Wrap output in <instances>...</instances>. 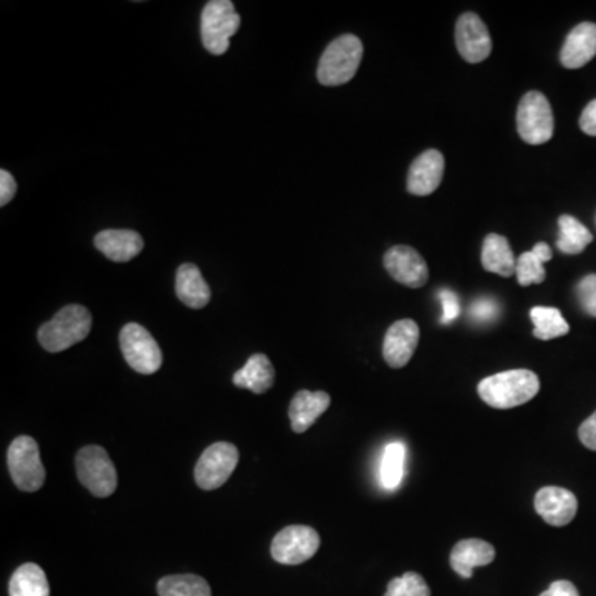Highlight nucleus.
Masks as SVG:
<instances>
[{"label":"nucleus","instance_id":"4468645a","mask_svg":"<svg viewBox=\"0 0 596 596\" xmlns=\"http://www.w3.org/2000/svg\"><path fill=\"white\" fill-rule=\"evenodd\" d=\"M419 327L414 320H399L393 323L385 335L383 356L391 368H403L413 358L418 348Z\"/></svg>","mask_w":596,"mask_h":596},{"label":"nucleus","instance_id":"473e14b6","mask_svg":"<svg viewBox=\"0 0 596 596\" xmlns=\"http://www.w3.org/2000/svg\"><path fill=\"white\" fill-rule=\"evenodd\" d=\"M17 193V184L7 169L0 171V206H7Z\"/></svg>","mask_w":596,"mask_h":596},{"label":"nucleus","instance_id":"f03ea898","mask_svg":"<svg viewBox=\"0 0 596 596\" xmlns=\"http://www.w3.org/2000/svg\"><path fill=\"white\" fill-rule=\"evenodd\" d=\"M92 330V313L82 305L63 307L39 330V342L50 353H60L83 342Z\"/></svg>","mask_w":596,"mask_h":596},{"label":"nucleus","instance_id":"aec40b11","mask_svg":"<svg viewBox=\"0 0 596 596\" xmlns=\"http://www.w3.org/2000/svg\"><path fill=\"white\" fill-rule=\"evenodd\" d=\"M234 385L249 390L254 395H264L274 386L275 370L264 353H255L247 360L241 370L232 376Z\"/></svg>","mask_w":596,"mask_h":596},{"label":"nucleus","instance_id":"ddd939ff","mask_svg":"<svg viewBox=\"0 0 596 596\" xmlns=\"http://www.w3.org/2000/svg\"><path fill=\"white\" fill-rule=\"evenodd\" d=\"M535 510L548 525L563 527L575 519L578 500L573 492L563 487H542L535 496Z\"/></svg>","mask_w":596,"mask_h":596},{"label":"nucleus","instance_id":"c756f323","mask_svg":"<svg viewBox=\"0 0 596 596\" xmlns=\"http://www.w3.org/2000/svg\"><path fill=\"white\" fill-rule=\"evenodd\" d=\"M578 300L583 310L596 318V274L587 275L577 287Z\"/></svg>","mask_w":596,"mask_h":596},{"label":"nucleus","instance_id":"f3484780","mask_svg":"<svg viewBox=\"0 0 596 596\" xmlns=\"http://www.w3.org/2000/svg\"><path fill=\"white\" fill-rule=\"evenodd\" d=\"M95 247L113 262H130L145 247L143 237L130 229H106L95 237Z\"/></svg>","mask_w":596,"mask_h":596},{"label":"nucleus","instance_id":"9b49d317","mask_svg":"<svg viewBox=\"0 0 596 596\" xmlns=\"http://www.w3.org/2000/svg\"><path fill=\"white\" fill-rule=\"evenodd\" d=\"M457 52L467 63H481L492 52V39L484 20L472 12L462 14L456 24Z\"/></svg>","mask_w":596,"mask_h":596},{"label":"nucleus","instance_id":"39448f33","mask_svg":"<svg viewBox=\"0 0 596 596\" xmlns=\"http://www.w3.org/2000/svg\"><path fill=\"white\" fill-rule=\"evenodd\" d=\"M78 481L87 487L93 496L106 499L113 496L118 486L115 464L108 452L101 446H85L75 457Z\"/></svg>","mask_w":596,"mask_h":596},{"label":"nucleus","instance_id":"c85d7f7f","mask_svg":"<svg viewBox=\"0 0 596 596\" xmlns=\"http://www.w3.org/2000/svg\"><path fill=\"white\" fill-rule=\"evenodd\" d=\"M385 596H431V590L419 573L406 572L388 583Z\"/></svg>","mask_w":596,"mask_h":596},{"label":"nucleus","instance_id":"7ed1b4c3","mask_svg":"<svg viewBox=\"0 0 596 596\" xmlns=\"http://www.w3.org/2000/svg\"><path fill=\"white\" fill-rule=\"evenodd\" d=\"M363 44L356 35H342L323 52L317 68L318 82L325 87H338L350 82L360 68Z\"/></svg>","mask_w":596,"mask_h":596},{"label":"nucleus","instance_id":"bb28decb","mask_svg":"<svg viewBox=\"0 0 596 596\" xmlns=\"http://www.w3.org/2000/svg\"><path fill=\"white\" fill-rule=\"evenodd\" d=\"M530 318L534 322V337L544 342L570 332V325L558 308L534 307L530 310Z\"/></svg>","mask_w":596,"mask_h":596},{"label":"nucleus","instance_id":"423d86ee","mask_svg":"<svg viewBox=\"0 0 596 596\" xmlns=\"http://www.w3.org/2000/svg\"><path fill=\"white\" fill-rule=\"evenodd\" d=\"M10 477L20 491L37 492L44 486V464L40 459L39 444L30 436H19L7 451Z\"/></svg>","mask_w":596,"mask_h":596},{"label":"nucleus","instance_id":"c9c22d12","mask_svg":"<svg viewBox=\"0 0 596 596\" xmlns=\"http://www.w3.org/2000/svg\"><path fill=\"white\" fill-rule=\"evenodd\" d=\"M540 596H580L578 595V590L572 582H567V580H558V582H553L550 587L545 590L544 593Z\"/></svg>","mask_w":596,"mask_h":596},{"label":"nucleus","instance_id":"2f4dec72","mask_svg":"<svg viewBox=\"0 0 596 596\" xmlns=\"http://www.w3.org/2000/svg\"><path fill=\"white\" fill-rule=\"evenodd\" d=\"M439 300L443 303L444 315L441 318L443 323H451L459 317L461 313V305H459V298L451 290H441L439 292Z\"/></svg>","mask_w":596,"mask_h":596},{"label":"nucleus","instance_id":"4be33fe9","mask_svg":"<svg viewBox=\"0 0 596 596\" xmlns=\"http://www.w3.org/2000/svg\"><path fill=\"white\" fill-rule=\"evenodd\" d=\"M482 267L487 272L500 275V277H512L517 267L514 250L510 247L507 237L499 234H489L484 239L482 246Z\"/></svg>","mask_w":596,"mask_h":596},{"label":"nucleus","instance_id":"f8f14e48","mask_svg":"<svg viewBox=\"0 0 596 596\" xmlns=\"http://www.w3.org/2000/svg\"><path fill=\"white\" fill-rule=\"evenodd\" d=\"M388 274L399 284L421 289L429 279V269L423 255L409 246L391 247L383 259Z\"/></svg>","mask_w":596,"mask_h":596},{"label":"nucleus","instance_id":"6e6552de","mask_svg":"<svg viewBox=\"0 0 596 596\" xmlns=\"http://www.w3.org/2000/svg\"><path fill=\"white\" fill-rule=\"evenodd\" d=\"M126 363L141 375H153L163 365V353L153 335L140 323H128L120 333Z\"/></svg>","mask_w":596,"mask_h":596},{"label":"nucleus","instance_id":"a211bd4d","mask_svg":"<svg viewBox=\"0 0 596 596\" xmlns=\"http://www.w3.org/2000/svg\"><path fill=\"white\" fill-rule=\"evenodd\" d=\"M330 396L325 391H298L289 408L290 424L294 433L303 434L317 423V419L330 406Z\"/></svg>","mask_w":596,"mask_h":596},{"label":"nucleus","instance_id":"9d476101","mask_svg":"<svg viewBox=\"0 0 596 596\" xmlns=\"http://www.w3.org/2000/svg\"><path fill=\"white\" fill-rule=\"evenodd\" d=\"M320 548V535L307 525H290L280 530L272 540L270 553L282 565H300L307 562Z\"/></svg>","mask_w":596,"mask_h":596},{"label":"nucleus","instance_id":"0eeeda50","mask_svg":"<svg viewBox=\"0 0 596 596\" xmlns=\"http://www.w3.org/2000/svg\"><path fill=\"white\" fill-rule=\"evenodd\" d=\"M517 131L527 145H544L555 131L552 106L544 93H525L517 108Z\"/></svg>","mask_w":596,"mask_h":596},{"label":"nucleus","instance_id":"2eb2a0df","mask_svg":"<svg viewBox=\"0 0 596 596\" xmlns=\"http://www.w3.org/2000/svg\"><path fill=\"white\" fill-rule=\"evenodd\" d=\"M443 154L438 149H428L414 159L408 173V191L414 196H429L441 186L443 181Z\"/></svg>","mask_w":596,"mask_h":596},{"label":"nucleus","instance_id":"f704fd0d","mask_svg":"<svg viewBox=\"0 0 596 596\" xmlns=\"http://www.w3.org/2000/svg\"><path fill=\"white\" fill-rule=\"evenodd\" d=\"M580 128L583 133L596 136V100L590 101L580 116Z\"/></svg>","mask_w":596,"mask_h":596},{"label":"nucleus","instance_id":"72a5a7b5","mask_svg":"<svg viewBox=\"0 0 596 596\" xmlns=\"http://www.w3.org/2000/svg\"><path fill=\"white\" fill-rule=\"evenodd\" d=\"M578 436L582 441L583 446L596 451V413H593L590 418L578 429Z\"/></svg>","mask_w":596,"mask_h":596},{"label":"nucleus","instance_id":"5701e85b","mask_svg":"<svg viewBox=\"0 0 596 596\" xmlns=\"http://www.w3.org/2000/svg\"><path fill=\"white\" fill-rule=\"evenodd\" d=\"M552 255V249L545 242L535 244L534 249L520 255L517 259V267H515V275H517L519 284L522 287L542 284L547 277L544 264L552 260Z\"/></svg>","mask_w":596,"mask_h":596},{"label":"nucleus","instance_id":"cd10ccee","mask_svg":"<svg viewBox=\"0 0 596 596\" xmlns=\"http://www.w3.org/2000/svg\"><path fill=\"white\" fill-rule=\"evenodd\" d=\"M159 596H212L211 587L198 575H171L158 582Z\"/></svg>","mask_w":596,"mask_h":596},{"label":"nucleus","instance_id":"f257e3e1","mask_svg":"<svg viewBox=\"0 0 596 596\" xmlns=\"http://www.w3.org/2000/svg\"><path fill=\"white\" fill-rule=\"evenodd\" d=\"M540 380L534 371L509 370L487 376L477 386L482 401L496 409H512L539 395Z\"/></svg>","mask_w":596,"mask_h":596},{"label":"nucleus","instance_id":"1a4fd4ad","mask_svg":"<svg viewBox=\"0 0 596 596\" xmlns=\"http://www.w3.org/2000/svg\"><path fill=\"white\" fill-rule=\"evenodd\" d=\"M239 462V449L231 443H216L207 447L199 457L194 479L204 491H214L226 484L236 471Z\"/></svg>","mask_w":596,"mask_h":596},{"label":"nucleus","instance_id":"20e7f679","mask_svg":"<svg viewBox=\"0 0 596 596\" xmlns=\"http://www.w3.org/2000/svg\"><path fill=\"white\" fill-rule=\"evenodd\" d=\"M241 27V15L231 0H211L202 10V44L212 55H222L229 49L231 37Z\"/></svg>","mask_w":596,"mask_h":596},{"label":"nucleus","instance_id":"b1692460","mask_svg":"<svg viewBox=\"0 0 596 596\" xmlns=\"http://www.w3.org/2000/svg\"><path fill=\"white\" fill-rule=\"evenodd\" d=\"M10 596H50L49 580L35 563H25L15 570L9 583Z\"/></svg>","mask_w":596,"mask_h":596},{"label":"nucleus","instance_id":"7c9ffc66","mask_svg":"<svg viewBox=\"0 0 596 596\" xmlns=\"http://www.w3.org/2000/svg\"><path fill=\"white\" fill-rule=\"evenodd\" d=\"M499 305L491 298H481L474 305H471V317L476 318L477 322H489L497 317Z\"/></svg>","mask_w":596,"mask_h":596},{"label":"nucleus","instance_id":"dca6fc26","mask_svg":"<svg viewBox=\"0 0 596 596\" xmlns=\"http://www.w3.org/2000/svg\"><path fill=\"white\" fill-rule=\"evenodd\" d=\"M596 55V24L583 22L568 34L562 52L560 62L563 67L575 70L587 65Z\"/></svg>","mask_w":596,"mask_h":596},{"label":"nucleus","instance_id":"a878e982","mask_svg":"<svg viewBox=\"0 0 596 596\" xmlns=\"http://www.w3.org/2000/svg\"><path fill=\"white\" fill-rule=\"evenodd\" d=\"M404 462H406V446L403 443H390L383 451L380 466L381 486L386 491H396L404 479Z\"/></svg>","mask_w":596,"mask_h":596},{"label":"nucleus","instance_id":"393cba45","mask_svg":"<svg viewBox=\"0 0 596 596\" xmlns=\"http://www.w3.org/2000/svg\"><path fill=\"white\" fill-rule=\"evenodd\" d=\"M557 247L560 252L568 255L582 254L592 244V232L583 226L582 222L572 216H562L558 219Z\"/></svg>","mask_w":596,"mask_h":596},{"label":"nucleus","instance_id":"6ab92c4d","mask_svg":"<svg viewBox=\"0 0 596 596\" xmlns=\"http://www.w3.org/2000/svg\"><path fill=\"white\" fill-rule=\"evenodd\" d=\"M496 548L484 540H461L451 552V567L462 578H471L474 568L494 562Z\"/></svg>","mask_w":596,"mask_h":596},{"label":"nucleus","instance_id":"412c9836","mask_svg":"<svg viewBox=\"0 0 596 596\" xmlns=\"http://www.w3.org/2000/svg\"><path fill=\"white\" fill-rule=\"evenodd\" d=\"M176 295L189 308L199 310L211 300V290L194 264H183L176 274Z\"/></svg>","mask_w":596,"mask_h":596}]
</instances>
